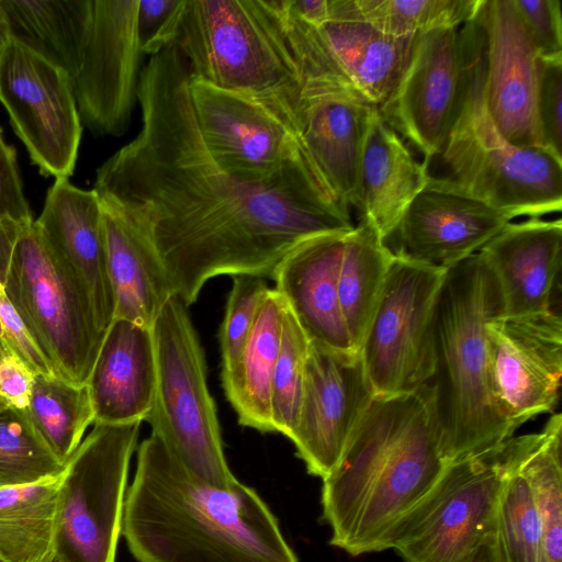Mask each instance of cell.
<instances>
[{
	"mask_svg": "<svg viewBox=\"0 0 562 562\" xmlns=\"http://www.w3.org/2000/svg\"><path fill=\"white\" fill-rule=\"evenodd\" d=\"M157 378L146 419L182 467L198 480L229 488L238 480L223 448L214 400L206 382L204 351L188 312L172 295L151 327Z\"/></svg>",
	"mask_w": 562,
	"mask_h": 562,
	"instance_id": "52a82bcc",
	"label": "cell"
},
{
	"mask_svg": "<svg viewBox=\"0 0 562 562\" xmlns=\"http://www.w3.org/2000/svg\"><path fill=\"white\" fill-rule=\"evenodd\" d=\"M27 224L11 218L0 220V281L2 283L9 273L21 231Z\"/></svg>",
	"mask_w": 562,
	"mask_h": 562,
	"instance_id": "f6af8a7d",
	"label": "cell"
},
{
	"mask_svg": "<svg viewBox=\"0 0 562 562\" xmlns=\"http://www.w3.org/2000/svg\"><path fill=\"white\" fill-rule=\"evenodd\" d=\"M467 72L461 26L418 34L402 78L378 108L429 164L441 153L458 115Z\"/></svg>",
	"mask_w": 562,
	"mask_h": 562,
	"instance_id": "4fadbf2b",
	"label": "cell"
},
{
	"mask_svg": "<svg viewBox=\"0 0 562 562\" xmlns=\"http://www.w3.org/2000/svg\"><path fill=\"white\" fill-rule=\"evenodd\" d=\"M561 439L562 416L555 413L532 434L519 461L542 524L548 562H562Z\"/></svg>",
	"mask_w": 562,
	"mask_h": 562,
	"instance_id": "836d02e7",
	"label": "cell"
},
{
	"mask_svg": "<svg viewBox=\"0 0 562 562\" xmlns=\"http://www.w3.org/2000/svg\"><path fill=\"white\" fill-rule=\"evenodd\" d=\"M429 175V162L417 160L378 106H373L367 120L360 160L361 222L386 243Z\"/></svg>",
	"mask_w": 562,
	"mask_h": 562,
	"instance_id": "484cf974",
	"label": "cell"
},
{
	"mask_svg": "<svg viewBox=\"0 0 562 562\" xmlns=\"http://www.w3.org/2000/svg\"><path fill=\"white\" fill-rule=\"evenodd\" d=\"M521 436L454 459L400 526L403 562H465L494 530L501 490Z\"/></svg>",
	"mask_w": 562,
	"mask_h": 562,
	"instance_id": "9c48e42d",
	"label": "cell"
},
{
	"mask_svg": "<svg viewBox=\"0 0 562 562\" xmlns=\"http://www.w3.org/2000/svg\"><path fill=\"white\" fill-rule=\"evenodd\" d=\"M540 59L562 57L560 0H513Z\"/></svg>",
	"mask_w": 562,
	"mask_h": 562,
	"instance_id": "ab89813d",
	"label": "cell"
},
{
	"mask_svg": "<svg viewBox=\"0 0 562 562\" xmlns=\"http://www.w3.org/2000/svg\"><path fill=\"white\" fill-rule=\"evenodd\" d=\"M64 468L37 437L22 411L0 409V487L53 479Z\"/></svg>",
	"mask_w": 562,
	"mask_h": 562,
	"instance_id": "d590c367",
	"label": "cell"
},
{
	"mask_svg": "<svg viewBox=\"0 0 562 562\" xmlns=\"http://www.w3.org/2000/svg\"><path fill=\"white\" fill-rule=\"evenodd\" d=\"M362 16L384 33L404 37L456 29L473 15L479 0H355Z\"/></svg>",
	"mask_w": 562,
	"mask_h": 562,
	"instance_id": "e575fe53",
	"label": "cell"
},
{
	"mask_svg": "<svg viewBox=\"0 0 562 562\" xmlns=\"http://www.w3.org/2000/svg\"><path fill=\"white\" fill-rule=\"evenodd\" d=\"M9 349L7 348L5 344L3 342V340L0 338V356L2 353H4L5 351H8Z\"/></svg>",
	"mask_w": 562,
	"mask_h": 562,
	"instance_id": "681fc988",
	"label": "cell"
},
{
	"mask_svg": "<svg viewBox=\"0 0 562 562\" xmlns=\"http://www.w3.org/2000/svg\"><path fill=\"white\" fill-rule=\"evenodd\" d=\"M53 562H58V561H57L56 559H54V561H53Z\"/></svg>",
	"mask_w": 562,
	"mask_h": 562,
	"instance_id": "816d5d0a",
	"label": "cell"
},
{
	"mask_svg": "<svg viewBox=\"0 0 562 562\" xmlns=\"http://www.w3.org/2000/svg\"><path fill=\"white\" fill-rule=\"evenodd\" d=\"M479 252L499 284L504 316L553 310L552 295L562 254L560 217L509 222Z\"/></svg>",
	"mask_w": 562,
	"mask_h": 562,
	"instance_id": "603a6c76",
	"label": "cell"
},
{
	"mask_svg": "<svg viewBox=\"0 0 562 562\" xmlns=\"http://www.w3.org/2000/svg\"><path fill=\"white\" fill-rule=\"evenodd\" d=\"M532 434L522 435L507 472L495 515L493 538L498 562H548L544 533L519 461Z\"/></svg>",
	"mask_w": 562,
	"mask_h": 562,
	"instance_id": "d6a6232c",
	"label": "cell"
},
{
	"mask_svg": "<svg viewBox=\"0 0 562 562\" xmlns=\"http://www.w3.org/2000/svg\"><path fill=\"white\" fill-rule=\"evenodd\" d=\"M175 46L140 70L142 127L97 170L93 190L149 240L188 306L217 276L272 278L303 240L355 228L302 146L269 182L225 171L199 134Z\"/></svg>",
	"mask_w": 562,
	"mask_h": 562,
	"instance_id": "6da1fadb",
	"label": "cell"
},
{
	"mask_svg": "<svg viewBox=\"0 0 562 562\" xmlns=\"http://www.w3.org/2000/svg\"><path fill=\"white\" fill-rule=\"evenodd\" d=\"M465 562H498L493 532L488 533L473 550Z\"/></svg>",
	"mask_w": 562,
	"mask_h": 562,
	"instance_id": "7dc6e473",
	"label": "cell"
},
{
	"mask_svg": "<svg viewBox=\"0 0 562 562\" xmlns=\"http://www.w3.org/2000/svg\"><path fill=\"white\" fill-rule=\"evenodd\" d=\"M138 0H93L80 67L71 79L81 124L121 136L137 101L142 43Z\"/></svg>",
	"mask_w": 562,
	"mask_h": 562,
	"instance_id": "5bb4252c",
	"label": "cell"
},
{
	"mask_svg": "<svg viewBox=\"0 0 562 562\" xmlns=\"http://www.w3.org/2000/svg\"><path fill=\"white\" fill-rule=\"evenodd\" d=\"M316 30L344 81L378 108L402 78L417 36L382 32L362 16L355 0H329V16Z\"/></svg>",
	"mask_w": 562,
	"mask_h": 562,
	"instance_id": "cb8c5ba5",
	"label": "cell"
},
{
	"mask_svg": "<svg viewBox=\"0 0 562 562\" xmlns=\"http://www.w3.org/2000/svg\"><path fill=\"white\" fill-rule=\"evenodd\" d=\"M373 106L338 79L305 78L296 134L335 199L348 210H360L361 151Z\"/></svg>",
	"mask_w": 562,
	"mask_h": 562,
	"instance_id": "d6986e66",
	"label": "cell"
},
{
	"mask_svg": "<svg viewBox=\"0 0 562 562\" xmlns=\"http://www.w3.org/2000/svg\"><path fill=\"white\" fill-rule=\"evenodd\" d=\"M0 338L3 340L7 348L20 357L35 373L43 374L47 378L55 376L49 362L27 331L1 281Z\"/></svg>",
	"mask_w": 562,
	"mask_h": 562,
	"instance_id": "60d3db41",
	"label": "cell"
},
{
	"mask_svg": "<svg viewBox=\"0 0 562 562\" xmlns=\"http://www.w3.org/2000/svg\"><path fill=\"white\" fill-rule=\"evenodd\" d=\"M61 473L0 487V562H53Z\"/></svg>",
	"mask_w": 562,
	"mask_h": 562,
	"instance_id": "f546056e",
	"label": "cell"
},
{
	"mask_svg": "<svg viewBox=\"0 0 562 562\" xmlns=\"http://www.w3.org/2000/svg\"><path fill=\"white\" fill-rule=\"evenodd\" d=\"M9 43H10L9 31H8L3 11L0 7V59H1L2 54Z\"/></svg>",
	"mask_w": 562,
	"mask_h": 562,
	"instance_id": "c3c4849f",
	"label": "cell"
},
{
	"mask_svg": "<svg viewBox=\"0 0 562 562\" xmlns=\"http://www.w3.org/2000/svg\"><path fill=\"white\" fill-rule=\"evenodd\" d=\"M140 423L94 424L60 476L55 559L115 562Z\"/></svg>",
	"mask_w": 562,
	"mask_h": 562,
	"instance_id": "30bf717a",
	"label": "cell"
},
{
	"mask_svg": "<svg viewBox=\"0 0 562 562\" xmlns=\"http://www.w3.org/2000/svg\"><path fill=\"white\" fill-rule=\"evenodd\" d=\"M537 117L542 147L562 159V57L541 59Z\"/></svg>",
	"mask_w": 562,
	"mask_h": 562,
	"instance_id": "f35d334b",
	"label": "cell"
},
{
	"mask_svg": "<svg viewBox=\"0 0 562 562\" xmlns=\"http://www.w3.org/2000/svg\"><path fill=\"white\" fill-rule=\"evenodd\" d=\"M9 405L0 397V409L7 408Z\"/></svg>",
	"mask_w": 562,
	"mask_h": 562,
	"instance_id": "f907efd6",
	"label": "cell"
},
{
	"mask_svg": "<svg viewBox=\"0 0 562 562\" xmlns=\"http://www.w3.org/2000/svg\"><path fill=\"white\" fill-rule=\"evenodd\" d=\"M199 134L215 161L251 183L271 181L302 147L296 133L257 101L188 79Z\"/></svg>",
	"mask_w": 562,
	"mask_h": 562,
	"instance_id": "e0dca14e",
	"label": "cell"
},
{
	"mask_svg": "<svg viewBox=\"0 0 562 562\" xmlns=\"http://www.w3.org/2000/svg\"><path fill=\"white\" fill-rule=\"evenodd\" d=\"M512 220L446 177L429 175L393 234L397 237L394 252L449 268L477 252Z\"/></svg>",
	"mask_w": 562,
	"mask_h": 562,
	"instance_id": "ffe728a7",
	"label": "cell"
},
{
	"mask_svg": "<svg viewBox=\"0 0 562 562\" xmlns=\"http://www.w3.org/2000/svg\"><path fill=\"white\" fill-rule=\"evenodd\" d=\"M284 3L293 16L315 27L329 16V0H284Z\"/></svg>",
	"mask_w": 562,
	"mask_h": 562,
	"instance_id": "bcb514c9",
	"label": "cell"
},
{
	"mask_svg": "<svg viewBox=\"0 0 562 562\" xmlns=\"http://www.w3.org/2000/svg\"><path fill=\"white\" fill-rule=\"evenodd\" d=\"M488 378L493 398L515 432L553 412L562 376V319L554 310L501 316L486 326Z\"/></svg>",
	"mask_w": 562,
	"mask_h": 562,
	"instance_id": "9a60e30c",
	"label": "cell"
},
{
	"mask_svg": "<svg viewBox=\"0 0 562 562\" xmlns=\"http://www.w3.org/2000/svg\"><path fill=\"white\" fill-rule=\"evenodd\" d=\"M374 396L359 352L311 342L299 418L289 438L310 474L323 480L333 471Z\"/></svg>",
	"mask_w": 562,
	"mask_h": 562,
	"instance_id": "ac0fdd59",
	"label": "cell"
},
{
	"mask_svg": "<svg viewBox=\"0 0 562 562\" xmlns=\"http://www.w3.org/2000/svg\"><path fill=\"white\" fill-rule=\"evenodd\" d=\"M101 203L114 318L151 328L165 303L175 295L166 269L132 221L112 203L103 199Z\"/></svg>",
	"mask_w": 562,
	"mask_h": 562,
	"instance_id": "4316f807",
	"label": "cell"
},
{
	"mask_svg": "<svg viewBox=\"0 0 562 562\" xmlns=\"http://www.w3.org/2000/svg\"><path fill=\"white\" fill-rule=\"evenodd\" d=\"M268 291L269 288L261 277L249 274L233 277V285L218 335L222 370L231 369L238 361Z\"/></svg>",
	"mask_w": 562,
	"mask_h": 562,
	"instance_id": "74e56055",
	"label": "cell"
},
{
	"mask_svg": "<svg viewBox=\"0 0 562 562\" xmlns=\"http://www.w3.org/2000/svg\"><path fill=\"white\" fill-rule=\"evenodd\" d=\"M33 430L53 456L65 464L94 422L87 384L36 373L29 406L23 411Z\"/></svg>",
	"mask_w": 562,
	"mask_h": 562,
	"instance_id": "1f68e13d",
	"label": "cell"
},
{
	"mask_svg": "<svg viewBox=\"0 0 562 562\" xmlns=\"http://www.w3.org/2000/svg\"><path fill=\"white\" fill-rule=\"evenodd\" d=\"M285 303L269 289L238 361L222 370L225 396L241 426L273 432L271 381L279 353Z\"/></svg>",
	"mask_w": 562,
	"mask_h": 562,
	"instance_id": "83f0119b",
	"label": "cell"
},
{
	"mask_svg": "<svg viewBox=\"0 0 562 562\" xmlns=\"http://www.w3.org/2000/svg\"><path fill=\"white\" fill-rule=\"evenodd\" d=\"M179 0H138L137 25L143 48L159 33Z\"/></svg>",
	"mask_w": 562,
	"mask_h": 562,
	"instance_id": "ee69618b",
	"label": "cell"
},
{
	"mask_svg": "<svg viewBox=\"0 0 562 562\" xmlns=\"http://www.w3.org/2000/svg\"><path fill=\"white\" fill-rule=\"evenodd\" d=\"M468 72L458 115L439 154L443 176L461 191L513 218L562 209V159L540 147L518 146L498 131L487 110L480 48L472 19L461 26Z\"/></svg>",
	"mask_w": 562,
	"mask_h": 562,
	"instance_id": "8992f818",
	"label": "cell"
},
{
	"mask_svg": "<svg viewBox=\"0 0 562 562\" xmlns=\"http://www.w3.org/2000/svg\"><path fill=\"white\" fill-rule=\"evenodd\" d=\"M446 271L395 254L359 348L375 395L413 393L430 379L432 313Z\"/></svg>",
	"mask_w": 562,
	"mask_h": 562,
	"instance_id": "8fae6325",
	"label": "cell"
},
{
	"mask_svg": "<svg viewBox=\"0 0 562 562\" xmlns=\"http://www.w3.org/2000/svg\"><path fill=\"white\" fill-rule=\"evenodd\" d=\"M3 285L55 376L87 384L105 334L34 221L21 231Z\"/></svg>",
	"mask_w": 562,
	"mask_h": 562,
	"instance_id": "ba28073f",
	"label": "cell"
},
{
	"mask_svg": "<svg viewBox=\"0 0 562 562\" xmlns=\"http://www.w3.org/2000/svg\"><path fill=\"white\" fill-rule=\"evenodd\" d=\"M310 345L308 337L286 307L271 381V417L274 431L288 438L299 418Z\"/></svg>",
	"mask_w": 562,
	"mask_h": 562,
	"instance_id": "8d00e7d4",
	"label": "cell"
},
{
	"mask_svg": "<svg viewBox=\"0 0 562 562\" xmlns=\"http://www.w3.org/2000/svg\"><path fill=\"white\" fill-rule=\"evenodd\" d=\"M0 101L41 172L69 178L82 131L70 76L10 41L0 59Z\"/></svg>",
	"mask_w": 562,
	"mask_h": 562,
	"instance_id": "7c38bea8",
	"label": "cell"
},
{
	"mask_svg": "<svg viewBox=\"0 0 562 562\" xmlns=\"http://www.w3.org/2000/svg\"><path fill=\"white\" fill-rule=\"evenodd\" d=\"M157 378L153 330L114 318L87 383L93 424L142 423L149 414Z\"/></svg>",
	"mask_w": 562,
	"mask_h": 562,
	"instance_id": "d4e9b609",
	"label": "cell"
},
{
	"mask_svg": "<svg viewBox=\"0 0 562 562\" xmlns=\"http://www.w3.org/2000/svg\"><path fill=\"white\" fill-rule=\"evenodd\" d=\"M36 373L10 350L0 356V397L9 407L25 411Z\"/></svg>",
	"mask_w": 562,
	"mask_h": 562,
	"instance_id": "7bdbcfd3",
	"label": "cell"
},
{
	"mask_svg": "<svg viewBox=\"0 0 562 562\" xmlns=\"http://www.w3.org/2000/svg\"><path fill=\"white\" fill-rule=\"evenodd\" d=\"M449 462L425 386L375 395L323 479L330 544L352 557L392 549L400 526Z\"/></svg>",
	"mask_w": 562,
	"mask_h": 562,
	"instance_id": "7a4b0ae2",
	"label": "cell"
},
{
	"mask_svg": "<svg viewBox=\"0 0 562 562\" xmlns=\"http://www.w3.org/2000/svg\"><path fill=\"white\" fill-rule=\"evenodd\" d=\"M166 46L191 78L257 101L296 133L305 72L282 0H179L143 54Z\"/></svg>",
	"mask_w": 562,
	"mask_h": 562,
	"instance_id": "277c9868",
	"label": "cell"
},
{
	"mask_svg": "<svg viewBox=\"0 0 562 562\" xmlns=\"http://www.w3.org/2000/svg\"><path fill=\"white\" fill-rule=\"evenodd\" d=\"M43 237L85 292L99 329L105 334L114 318L108 274L102 203L98 193L56 179L34 221Z\"/></svg>",
	"mask_w": 562,
	"mask_h": 562,
	"instance_id": "44dd1931",
	"label": "cell"
},
{
	"mask_svg": "<svg viewBox=\"0 0 562 562\" xmlns=\"http://www.w3.org/2000/svg\"><path fill=\"white\" fill-rule=\"evenodd\" d=\"M122 536L138 562H299L252 487L198 480L154 435L137 448Z\"/></svg>",
	"mask_w": 562,
	"mask_h": 562,
	"instance_id": "3957f363",
	"label": "cell"
},
{
	"mask_svg": "<svg viewBox=\"0 0 562 562\" xmlns=\"http://www.w3.org/2000/svg\"><path fill=\"white\" fill-rule=\"evenodd\" d=\"M394 258L395 252L364 222L360 221L347 235L338 297L348 335L358 352Z\"/></svg>",
	"mask_w": 562,
	"mask_h": 562,
	"instance_id": "4dcf8cb0",
	"label": "cell"
},
{
	"mask_svg": "<svg viewBox=\"0 0 562 562\" xmlns=\"http://www.w3.org/2000/svg\"><path fill=\"white\" fill-rule=\"evenodd\" d=\"M350 232L303 240L282 259L271 279L311 342L358 352L348 335L338 297L339 270Z\"/></svg>",
	"mask_w": 562,
	"mask_h": 562,
	"instance_id": "7402d4cb",
	"label": "cell"
},
{
	"mask_svg": "<svg viewBox=\"0 0 562 562\" xmlns=\"http://www.w3.org/2000/svg\"><path fill=\"white\" fill-rule=\"evenodd\" d=\"M93 0H0L10 41L59 68L77 74Z\"/></svg>",
	"mask_w": 562,
	"mask_h": 562,
	"instance_id": "f1b7e54d",
	"label": "cell"
},
{
	"mask_svg": "<svg viewBox=\"0 0 562 562\" xmlns=\"http://www.w3.org/2000/svg\"><path fill=\"white\" fill-rule=\"evenodd\" d=\"M472 20L484 99L494 124L518 146L543 148L537 117L541 59L513 0H479Z\"/></svg>",
	"mask_w": 562,
	"mask_h": 562,
	"instance_id": "2e32d148",
	"label": "cell"
},
{
	"mask_svg": "<svg viewBox=\"0 0 562 562\" xmlns=\"http://www.w3.org/2000/svg\"><path fill=\"white\" fill-rule=\"evenodd\" d=\"M2 218L23 224L34 221L23 192L15 150L4 142L0 128V220Z\"/></svg>",
	"mask_w": 562,
	"mask_h": 562,
	"instance_id": "b9f144b4",
	"label": "cell"
},
{
	"mask_svg": "<svg viewBox=\"0 0 562 562\" xmlns=\"http://www.w3.org/2000/svg\"><path fill=\"white\" fill-rule=\"evenodd\" d=\"M503 315L499 284L479 251L447 268L432 313L434 370L424 386L450 461L514 436L488 378L486 326Z\"/></svg>",
	"mask_w": 562,
	"mask_h": 562,
	"instance_id": "5b68a950",
	"label": "cell"
}]
</instances>
